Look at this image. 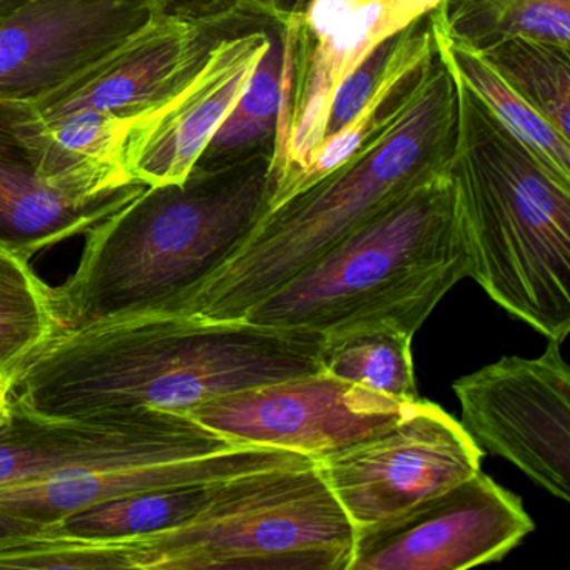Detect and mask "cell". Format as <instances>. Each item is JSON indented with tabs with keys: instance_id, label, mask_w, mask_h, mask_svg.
<instances>
[{
	"instance_id": "cell-10",
	"label": "cell",
	"mask_w": 570,
	"mask_h": 570,
	"mask_svg": "<svg viewBox=\"0 0 570 570\" xmlns=\"http://www.w3.org/2000/svg\"><path fill=\"white\" fill-rule=\"evenodd\" d=\"M325 372L199 403L186 415L242 445L272 446L313 462L389 429L419 406Z\"/></svg>"
},
{
	"instance_id": "cell-8",
	"label": "cell",
	"mask_w": 570,
	"mask_h": 570,
	"mask_svg": "<svg viewBox=\"0 0 570 570\" xmlns=\"http://www.w3.org/2000/svg\"><path fill=\"white\" fill-rule=\"evenodd\" d=\"M482 449L442 406L413 412L355 445L316 460L355 532L399 519L480 472Z\"/></svg>"
},
{
	"instance_id": "cell-22",
	"label": "cell",
	"mask_w": 570,
	"mask_h": 570,
	"mask_svg": "<svg viewBox=\"0 0 570 570\" xmlns=\"http://www.w3.org/2000/svg\"><path fill=\"white\" fill-rule=\"evenodd\" d=\"M285 49L268 39L238 101L213 136L195 168L213 169L238 163L236 155L265 139L275 128L282 105V75Z\"/></svg>"
},
{
	"instance_id": "cell-4",
	"label": "cell",
	"mask_w": 570,
	"mask_h": 570,
	"mask_svg": "<svg viewBox=\"0 0 570 570\" xmlns=\"http://www.w3.org/2000/svg\"><path fill=\"white\" fill-rule=\"evenodd\" d=\"M335 171L268 209L238 252L169 313L215 322L245 318L279 286L429 178L426 149L445 115L442 79L420 89Z\"/></svg>"
},
{
	"instance_id": "cell-25",
	"label": "cell",
	"mask_w": 570,
	"mask_h": 570,
	"mask_svg": "<svg viewBox=\"0 0 570 570\" xmlns=\"http://www.w3.org/2000/svg\"><path fill=\"white\" fill-rule=\"evenodd\" d=\"M509 28L566 46L570 38V0H520L510 14Z\"/></svg>"
},
{
	"instance_id": "cell-21",
	"label": "cell",
	"mask_w": 570,
	"mask_h": 570,
	"mask_svg": "<svg viewBox=\"0 0 570 570\" xmlns=\"http://www.w3.org/2000/svg\"><path fill=\"white\" fill-rule=\"evenodd\" d=\"M31 258L0 245V375L61 330L52 286L36 275Z\"/></svg>"
},
{
	"instance_id": "cell-28",
	"label": "cell",
	"mask_w": 570,
	"mask_h": 570,
	"mask_svg": "<svg viewBox=\"0 0 570 570\" xmlns=\"http://www.w3.org/2000/svg\"><path fill=\"white\" fill-rule=\"evenodd\" d=\"M28 2H31V0H0V19L18 11V9H21L22 6L28 4Z\"/></svg>"
},
{
	"instance_id": "cell-18",
	"label": "cell",
	"mask_w": 570,
	"mask_h": 570,
	"mask_svg": "<svg viewBox=\"0 0 570 570\" xmlns=\"http://www.w3.org/2000/svg\"><path fill=\"white\" fill-rule=\"evenodd\" d=\"M235 479V476H233ZM232 479L126 493L79 510L49 525L48 533L88 542H126L185 525L222 495Z\"/></svg>"
},
{
	"instance_id": "cell-15",
	"label": "cell",
	"mask_w": 570,
	"mask_h": 570,
	"mask_svg": "<svg viewBox=\"0 0 570 570\" xmlns=\"http://www.w3.org/2000/svg\"><path fill=\"white\" fill-rule=\"evenodd\" d=\"M135 121L79 111L41 121L29 102L18 101V131L39 175L79 203L101 202L141 188L126 161Z\"/></svg>"
},
{
	"instance_id": "cell-2",
	"label": "cell",
	"mask_w": 570,
	"mask_h": 570,
	"mask_svg": "<svg viewBox=\"0 0 570 570\" xmlns=\"http://www.w3.org/2000/svg\"><path fill=\"white\" fill-rule=\"evenodd\" d=\"M268 196V168L239 163L142 189L86 233L78 268L52 288L61 330L171 312L238 252Z\"/></svg>"
},
{
	"instance_id": "cell-27",
	"label": "cell",
	"mask_w": 570,
	"mask_h": 570,
	"mask_svg": "<svg viewBox=\"0 0 570 570\" xmlns=\"http://www.w3.org/2000/svg\"><path fill=\"white\" fill-rule=\"evenodd\" d=\"M358 4V0H313L308 9V24L318 41L332 35Z\"/></svg>"
},
{
	"instance_id": "cell-20",
	"label": "cell",
	"mask_w": 570,
	"mask_h": 570,
	"mask_svg": "<svg viewBox=\"0 0 570 570\" xmlns=\"http://www.w3.org/2000/svg\"><path fill=\"white\" fill-rule=\"evenodd\" d=\"M455 65L469 88L502 122L503 128L529 149L543 168L569 183V141L559 129L482 56L456 51Z\"/></svg>"
},
{
	"instance_id": "cell-17",
	"label": "cell",
	"mask_w": 570,
	"mask_h": 570,
	"mask_svg": "<svg viewBox=\"0 0 570 570\" xmlns=\"http://www.w3.org/2000/svg\"><path fill=\"white\" fill-rule=\"evenodd\" d=\"M440 0H358L348 18L318 41L305 96L296 118L313 128L328 126L330 105L336 86L382 42L395 38Z\"/></svg>"
},
{
	"instance_id": "cell-12",
	"label": "cell",
	"mask_w": 570,
	"mask_h": 570,
	"mask_svg": "<svg viewBox=\"0 0 570 570\" xmlns=\"http://www.w3.org/2000/svg\"><path fill=\"white\" fill-rule=\"evenodd\" d=\"M159 12L153 0H31L0 19V99L39 101Z\"/></svg>"
},
{
	"instance_id": "cell-13",
	"label": "cell",
	"mask_w": 570,
	"mask_h": 570,
	"mask_svg": "<svg viewBox=\"0 0 570 570\" xmlns=\"http://www.w3.org/2000/svg\"><path fill=\"white\" fill-rule=\"evenodd\" d=\"M222 39L208 16L159 12L98 65L29 105L41 121L79 111L139 121L178 95Z\"/></svg>"
},
{
	"instance_id": "cell-11",
	"label": "cell",
	"mask_w": 570,
	"mask_h": 570,
	"mask_svg": "<svg viewBox=\"0 0 570 570\" xmlns=\"http://www.w3.org/2000/svg\"><path fill=\"white\" fill-rule=\"evenodd\" d=\"M522 500L485 473L355 535L350 570H460L502 560L533 530Z\"/></svg>"
},
{
	"instance_id": "cell-19",
	"label": "cell",
	"mask_w": 570,
	"mask_h": 570,
	"mask_svg": "<svg viewBox=\"0 0 570 570\" xmlns=\"http://www.w3.org/2000/svg\"><path fill=\"white\" fill-rule=\"evenodd\" d=\"M412 340L385 323L328 333L320 350V372L400 402H419Z\"/></svg>"
},
{
	"instance_id": "cell-9",
	"label": "cell",
	"mask_w": 570,
	"mask_h": 570,
	"mask_svg": "<svg viewBox=\"0 0 570 570\" xmlns=\"http://www.w3.org/2000/svg\"><path fill=\"white\" fill-rule=\"evenodd\" d=\"M549 340L537 358L503 356L453 383L462 426L557 499H570V368Z\"/></svg>"
},
{
	"instance_id": "cell-5",
	"label": "cell",
	"mask_w": 570,
	"mask_h": 570,
	"mask_svg": "<svg viewBox=\"0 0 570 570\" xmlns=\"http://www.w3.org/2000/svg\"><path fill=\"white\" fill-rule=\"evenodd\" d=\"M355 535L309 463L235 476L185 525L116 543L135 570H350Z\"/></svg>"
},
{
	"instance_id": "cell-3",
	"label": "cell",
	"mask_w": 570,
	"mask_h": 570,
	"mask_svg": "<svg viewBox=\"0 0 570 570\" xmlns=\"http://www.w3.org/2000/svg\"><path fill=\"white\" fill-rule=\"evenodd\" d=\"M469 276L455 185L432 175L256 303L243 320L323 335L385 323L415 335L443 296Z\"/></svg>"
},
{
	"instance_id": "cell-23",
	"label": "cell",
	"mask_w": 570,
	"mask_h": 570,
	"mask_svg": "<svg viewBox=\"0 0 570 570\" xmlns=\"http://www.w3.org/2000/svg\"><path fill=\"white\" fill-rule=\"evenodd\" d=\"M497 66L507 68L510 78L533 99L532 105L559 129L569 141L570 78L566 62L532 49L510 46L505 59L500 58Z\"/></svg>"
},
{
	"instance_id": "cell-24",
	"label": "cell",
	"mask_w": 570,
	"mask_h": 570,
	"mask_svg": "<svg viewBox=\"0 0 570 570\" xmlns=\"http://www.w3.org/2000/svg\"><path fill=\"white\" fill-rule=\"evenodd\" d=\"M393 48V38L376 46L338 86L333 92L332 105H330L328 126H326V138L342 131L346 126L352 125L372 101L383 72L386 69L390 52Z\"/></svg>"
},
{
	"instance_id": "cell-14",
	"label": "cell",
	"mask_w": 570,
	"mask_h": 570,
	"mask_svg": "<svg viewBox=\"0 0 570 570\" xmlns=\"http://www.w3.org/2000/svg\"><path fill=\"white\" fill-rule=\"evenodd\" d=\"M266 46L268 39L262 35L223 38L178 95L135 122L126 149L135 181L148 188L188 178Z\"/></svg>"
},
{
	"instance_id": "cell-29",
	"label": "cell",
	"mask_w": 570,
	"mask_h": 570,
	"mask_svg": "<svg viewBox=\"0 0 570 570\" xmlns=\"http://www.w3.org/2000/svg\"><path fill=\"white\" fill-rule=\"evenodd\" d=\"M153 2L161 12L178 11L179 9V0H153Z\"/></svg>"
},
{
	"instance_id": "cell-6",
	"label": "cell",
	"mask_w": 570,
	"mask_h": 570,
	"mask_svg": "<svg viewBox=\"0 0 570 570\" xmlns=\"http://www.w3.org/2000/svg\"><path fill=\"white\" fill-rule=\"evenodd\" d=\"M470 276L513 318L562 343L570 330L569 183L532 156H480L453 179Z\"/></svg>"
},
{
	"instance_id": "cell-1",
	"label": "cell",
	"mask_w": 570,
	"mask_h": 570,
	"mask_svg": "<svg viewBox=\"0 0 570 570\" xmlns=\"http://www.w3.org/2000/svg\"><path fill=\"white\" fill-rule=\"evenodd\" d=\"M325 335L246 320L145 313L59 330L8 372L12 399L42 415L78 416L199 403L320 372Z\"/></svg>"
},
{
	"instance_id": "cell-7",
	"label": "cell",
	"mask_w": 570,
	"mask_h": 570,
	"mask_svg": "<svg viewBox=\"0 0 570 570\" xmlns=\"http://www.w3.org/2000/svg\"><path fill=\"white\" fill-rule=\"evenodd\" d=\"M235 446L242 443L232 442L186 413L136 406L52 416L12 399L8 416L0 422V485L79 470L199 459Z\"/></svg>"
},
{
	"instance_id": "cell-16",
	"label": "cell",
	"mask_w": 570,
	"mask_h": 570,
	"mask_svg": "<svg viewBox=\"0 0 570 570\" xmlns=\"http://www.w3.org/2000/svg\"><path fill=\"white\" fill-rule=\"evenodd\" d=\"M79 203L45 181L18 131V101L0 99V245L32 258L86 235L145 189Z\"/></svg>"
},
{
	"instance_id": "cell-26",
	"label": "cell",
	"mask_w": 570,
	"mask_h": 570,
	"mask_svg": "<svg viewBox=\"0 0 570 570\" xmlns=\"http://www.w3.org/2000/svg\"><path fill=\"white\" fill-rule=\"evenodd\" d=\"M48 529L45 523L0 512V569H4L12 557L35 547Z\"/></svg>"
}]
</instances>
